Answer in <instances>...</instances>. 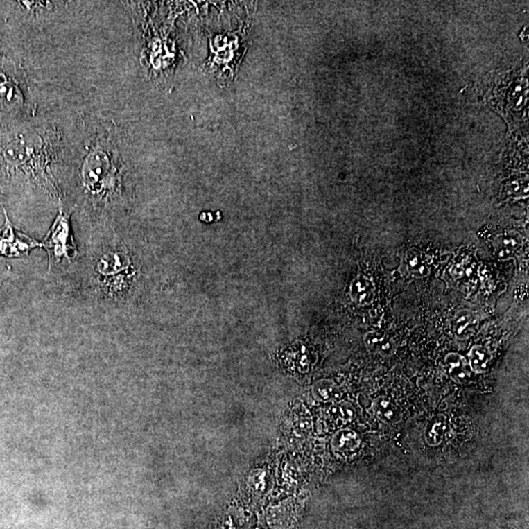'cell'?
Masks as SVG:
<instances>
[{
  "label": "cell",
  "instance_id": "obj_1",
  "mask_svg": "<svg viewBox=\"0 0 529 529\" xmlns=\"http://www.w3.org/2000/svg\"><path fill=\"white\" fill-rule=\"evenodd\" d=\"M108 153L103 148L92 149L83 166L85 187L96 196H108L117 187V167Z\"/></svg>",
  "mask_w": 529,
  "mask_h": 529
},
{
  "label": "cell",
  "instance_id": "obj_2",
  "mask_svg": "<svg viewBox=\"0 0 529 529\" xmlns=\"http://www.w3.org/2000/svg\"><path fill=\"white\" fill-rule=\"evenodd\" d=\"M39 135H25L13 139L3 148L4 160L14 167L33 164V161H45L44 141L37 139Z\"/></svg>",
  "mask_w": 529,
  "mask_h": 529
},
{
  "label": "cell",
  "instance_id": "obj_3",
  "mask_svg": "<svg viewBox=\"0 0 529 529\" xmlns=\"http://www.w3.org/2000/svg\"><path fill=\"white\" fill-rule=\"evenodd\" d=\"M69 237H71L70 215L64 214L63 211L60 210L49 236L42 243L51 260L59 261L61 257L69 259V250H73V244L69 243Z\"/></svg>",
  "mask_w": 529,
  "mask_h": 529
},
{
  "label": "cell",
  "instance_id": "obj_4",
  "mask_svg": "<svg viewBox=\"0 0 529 529\" xmlns=\"http://www.w3.org/2000/svg\"><path fill=\"white\" fill-rule=\"evenodd\" d=\"M6 214V225L0 229V254L6 257H20L27 255L31 249L42 248V243L30 239L20 232H16Z\"/></svg>",
  "mask_w": 529,
  "mask_h": 529
},
{
  "label": "cell",
  "instance_id": "obj_5",
  "mask_svg": "<svg viewBox=\"0 0 529 529\" xmlns=\"http://www.w3.org/2000/svg\"><path fill=\"white\" fill-rule=\"evenodd\" d=\"M129 269V257L122 250L109 251L97 263V270L105 277L118 276Z\"/></svg>",
  "mask_w": 529,
  "mask_h": 529
},
{
  "label": "cell",
  "instance_id": "obj_6",
  "mask_svg": "<svg viewBox=\"0 0 529 529\" xmlns=\"http://www.w3.org/2000/svg\"><path fill=\"white\" fill-rule=\"evenodd\" d=\"M479 318L471 310H461L453 319V332L460 340H467L478 332Z\"/></svg>",
  "mask_w": 529,
  "mask_h": 529
},
{
  "label": "cell",
  "instance_id": "obj_7",
  "mask_svg": "<svg viewBox=\"0 0 529 529\" xmlns=\"http://www.w3.org/2000/svg\"><path fill=\"white\" fill-rule=\"evenodd\" d=\"M364 341L367 350L374 354L383 356V357H390L395 353L396 344L394 340L386 334L376 331L367 332L365 336Z\"/></svg>",
  "mask_w": 529,
  "mask_h": 529
},
{
  "label": "cell",
  "instance_id": "obj_8",
  "mask_svg": "<svg viewBox=\"0 0 529 529\" xmlns=\"http://www.w3.org/2000/svg\"><path fill=\"white\" fill-rule=\"evenodd\" d=\"M351 295L357 304H371L376 297V286L371 279L364 275H359L352 282Z\"/></svg>",
  "mask_w": 529,
  "mask_h": 529
},
{
  "label": "cell",
  "instance_id": "obj_9",
  "mask_svg": "<svg viewBox=\"0 0 529 529\" xmlns=\"http://www.w3.org/2000/svg\"><path fill=\"white\" fill-rule=\"evenodd\" d=\"M406 269L415 277H428L431 274V265L426 254L416 248L410 249L405 255Z\"/></svg>",
  "mask_w": 529,
  "mask_h": 529
},
{
  "label": "cell",
  "instance_id": "obj_10",
  "mask_svg": "<svg viewBox=\"0 0 529 529\" xmlns=\"http://www.w3.org/2000/svg\"><path fill=\"white\" fill-rule=\"evenodd\" d=\"M521 248V239L516 232H504L494 243V252L499 259L514 257Z\"/></svg>",
  "mask_w": 529,
  "mask_h": 529
},
{
  "label": "cell",
  "instance_id": "obj_11",
  "mask_svg": "<svg viewBox=\"0 0 529 529\" xmlns=\"http://www.w3.org/2000/svg\"><path fill=\"white\" fill-rule=\"evenodd\" d=\"M22 103L23 96L17 84L0 72V105L10 109Z\"/></svg>",
  "mask_w": 529,
  "mask_h": 529
},
{
  "label": "cell",
  "instance_id": "obj_12",
  "mask_svg": "<svg viewBox=\"0 0 529 529\" xmlns=\"http://www.w3.org/2000/svg\"><path fill=\"white\" fill-rule=\"evenodd\" d=\"M446 431H447V419L444 415H436L429 419L424 428V440L429 446L436 447L444 440Z\"/></svg>",
  "mask_w": 529,
  "mask_h": 529
},
{
  "label": "cell",
  "instance_id": "obj_13",
  "mask_svg": "<svg viewBox=\"0 0 529 529\" xmlns=\"http://www.w3.org/2000/svg\"><path fill=\"white\" fill-rule=\"evenodd\" d=\"M445 367L448 374L458 383H465L471 372L466 358L458 353H449L446 356Z\"/></svg>",
  "mask_w": 529,
  "mask_h": 529
},
{
  "label": "cell",
  "instance_id": "obj_14",
  "mask_svg": "<svg viewBox=\"0 0 529 529\" xmlns=\"http://www.w3.org/2000/svg\"><path fill=\"white\" fill-rule=\"evenodd\" d=\"M372 410L377 419L385 424H396L401 421L399 408L388 398H376L372 404Z\"/></svg>",
  "mask_w": 529,
  "mask_h": 529
},
{
  "label": "cell",
  "instance_id": "obj_15",
  "mask_svg": "<svg viewBox=\"0 0 529 529\" xmlns=\"http://www.w3.org/2000/svg\"><path fill=\"white\" fill-rule=\"evenodd\" d=\"M469 365L471 372L483 374L489 367L491 355L487 348L483 345H474L469 351Z\"/></svg>",
  "mask_w": 529,
  "mask_h": 529
},
{
  "label": "cell",
  "instance_id": "obj_16",
  "mask_svg": "<svg viewBox=\"0 0 529 529\" xmlns=\"http://www.w3.org/2000/svg\"><path fill=\"white\" fill-rule=\"evenodd\" d=\"M333 445L334 448L340 452H354L359 447L360 440L353 431H344L334 437Z\"/></svg>",
  "mask_w": 529,
  "mask_h": 529
},
{
  "label": "cell",
  "instance_id": "obj_17",
  "mask_svg": "<svg viewBox=\"0 0 529 529\" xmlns=\"http://www.w3.org/2000/svg\"><path fill=\"white\" fill-rule=\"evenodd\" d=\"M315 394L324 400H331L338 397V390L331 383H320L315 388Z\"/></svg>",
  "mask_w": 529,
  "mask_h": 529
}]
</instances>
